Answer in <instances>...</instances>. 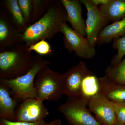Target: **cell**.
I'll return each mask as SVG.
<instances>
[{
    "instance_id": "cell-15",
    "label": "cell",
    "mask_w": 125,
    "mask_h": 125,
    "mask_svg": "<svg viewBox=\"0 0 125 125\" xmlns=\"http://www.w3.org/2000/svg\"><path fill=\"white\" fill-rule=\"evenodd\" d=\"M125 36V18L104 27L99 34L97 45L100 46Z\"/></svg>"
},
{
    "instance_id": "cell-3",
    "label": "cell",
    "mask_w": 125,
    "mask_h": 125,
    "mask_svg": "<svg viewBox=\"0 0 125 125\" xmlns=\"http://www.w3.org/2000/svg\"><path fill=\"white\" fill-rule=\"evenodd\" d=\"M51 62L42 56H34L30 69L23 75L11 79H0V83L10 89L13 97L17 100L24 101L29 98H36L34 81L38 74L42 69L49 66Z\"/></svg>"
},
{
    "instance_id": "cell-21",
    "label": "cell",
    "mask_w": 125,
    "mask_h": 125,
    "mask_svg": "<svg viewBox=\"0 0 125 125\" xmlns=\"http://www.w3.org/2000/svg\"><path fill=\"white\" fill-rule=\"evenodd\" d=\"M112 47L117 50L111 61L110 66H114L119 64L125 55V36L113 40Z\"/></svg>"
},
{
    "instance_id": "cell-5",
    "label": "cell",
    "mask_w": 125,
    "mask_h": 125,
    "mask_svg": "<svg viewBox=\"0 0 125 125\" xmlns=\"http://www.w3.org/2000/svg\"><path fill=\"white\" fill-rule=\"evenodd\" d=\"M88 102L79 98L68 97L58 110L70 125H102L87 108Z\"/></svg>"
},
{
    "instance_id": "cell-29",
    "label": "cell",
    "mask_w": 125,
    "mask_h": 125,
    "mask_svg": "<svg viewBox=\"0 0 125 125\" xmlns=\"http://www.w3.org/2000/svg\"><path fill=\"white\" fill-rule=\"evenodd\" d=\"M60 125H62V123H61V124H60Z\"/></svg>"
},
{
    "instance_id": "cell-10",
    "label": "cell",
    "mask_w": 125,
    "mask_h": 125,
    "mask_svg": "<svg viewBox=\"0 0 125 125\" xmlns=\"http://www.w3.org/2000/svg\"><path fill=\"white\" fill-rule=\"evenodd\" d=\"M22 33L19 31L5 10L0 13V51L10 49L22 44Z\"/></svg>"
},
{
    "instance_id": "cell-4",
    "label": "cell",
    "mask_w": 125,
    "mask_h": 125,
    "mask_svg": "<svg viewBox=\"0 0 125 125\" xmlns=\"http://www.w3.org/2000/svg\"><path fill=\"white\" fill-rule=\"evenodd\" d=\"M34 84L36 98L43 101H58L64 92V74L52 70L48 66L39 72Z\"/></svg>"
},
{
    "instance_id": "cell-8",
    "label": "cell",
    "mask_w": 125,
    "mask_h": 125,
    "mask_svg": "<svg viewBox=\"0 0 125 125\" xmlns=\"http://www.w3.org/2000/svg\"><path fill=\"white\" fill-rule=\"evenodd\" d=\"M43 101L36 98L27 99L16 109V121L35 122L43 120L49 114Z\"/></svg>"
},
{
    "instance_id": "cell-11",
    "label": "cell",
    "mask_w": 125,
    "mask_h": 125,
    "mask_svg": "<svg viewBox=\"0 0 125 125\" xmlns=\"http://www.w3.org/2000/svg\"><path fill=\"white\" fill-rule=\"evenodd\" d=\"M90 71L85 62L82 61L80 62L68 70L64 74V94L69 98H80L82 81Z\"/></svg>"
},
{
    "instance_id": "cell-16",
    "label": "cell",
    "mask_w": 125,
    "mask_h": 125,
    "mask_svg": "<svg viewBox=\"0 0 125 125\" xmlns=\"http://www.w3.org/2000/svg\"><path fill=\"white\" fill-rule=\"evenodd\" d=\"M100 93L99 78L91 71L83 79L80 88L79 98L89 101Z\"/></svg>"
},
{
    "instance_id": "cell-27",
    "label": "cell",
    "mask_w": 125,
    "mask_h": 125,
    "mask_svg": "<svg viewBox=\"0 0 125 125\" xmlns=\"http://www.w3.org/2000/svg\"><path fill=\"white\" fill-rule=\"evenodd\" d=\"M61 123H62V122L60 120L55 119L48 123H47L45 125H60Z\"/></svg>"
},
{
    "instance_id": "cell-23",
    "label": "cell",
    "mask_w": 125,
    "mask_h": 125,
    "mask_svg": "<svg viewBox=\"0 0 125 125\" xmlns=\"http://www.w3.org/2000/svg\"><path fill=\"white\" fill-rule=\"evenodd\" d=\"M18 2L25 20L29 25L32 9V0H18Z\"/></svg>"
},
{
    "instance_id": "cell-19",
    "label": "cell",
    "mask_w": 125,
    "mask_h": 125,
    "mask_svg": "<svg viewBox=\"0 0 125 125\" xmlns=\"http://www.w3.org/2000/svg\"><path fill=\"white\" fill-rule=\"evenodd\" d=\"M105 74V76L113 83L125 85V57L118 64L108 66Z\"/></svg>"
},
{
    "instance_id": "cell-25",
    "label": "cell",
    "mask_w": 125,
    "mask_h": 125,
    "mask_svg": "<svg viewBox=\"0 0 125 125\" xmlns=\"http://www.w3.org/2000/svg\"><path fill=\"white\" fill-rule=\"evenodd\" d=\"M46 122L45 120L35 122L11 121L3 118H0V125H45Z\"/></svg>"
},
{
    "instance_id": "cell-14",
    "label": "cell",
    "mask_w": 125,
    "mask_h": 125,
    "mask_svg": "<svg viewBox=\"0 0 125 125\" xmlns=\"http://www.w3.org/2000/svg\"><path fill=\"white\" fill-rule=\"evenodd\" d=\"M100 93L113 102H125V85L115 83L106 76L99 78Z\"/></svg>"
},
{
    "instance_id": "cell-24",
    "label": "cell",
    "mask_w": 125,
    "mask_h": 125,
    "mask_svg": "<svg viewBox=\"0 0 125 125\" xmlns=\"http://www.w3.org/2000/svg\"><path fill=\"white\" fill-rule=\"evenodd\" d=\"M112 103L114 106L117 122L125 125V102Z\"/></svg>"
},
{
    "instance_id": "cell-1",
    "label": "cell",
    "mask_w": 125,
    "mask_h": 125,
    "mask_svg": "<svg viewBox=\"0 0 125 125\" xmlns=\"http://www.w3.org/2000/svg\"><path fill=\"white\" fill-rule=\"evenodd\" d=\"M66 22V10L61 0H52L45 14L22 33L21 42L28 47L40 40L51 39Z\"/></svg>"
},
{
    "instance_id": "cell-7",
    "label": "cell",
    "mask_w": 125,
    "mask_h": 125,
    "mask_svg": "<svg viewBox=\"0 0 125 125\" xmlns=\"http://www.w3.org/2000/svg\"><path fill=\"white\" fill-rule=\"evenodd\" d=\"M87 10L85 21L87 40L92 46L95 47L99 34L108 25L109 21L102 13L100 8L93 4L90 0H80Z\"/></svg>"
},
{
    "instance_id": "cell-20",
    "label": "cell",
    "mask_w": 125,
    "mask_h": 125,
    "mask_svg": "<svg viewBox=\"0 0 125 125\" xmlns=\"http://www.w3.org/2000/svg\"><path fill=\"white\" fill-rule=\"evenodd\" d=\"M52 0H32V9L29 24L35 23L45 14Z\"/></svg>"
},
{
    "instance_id": "cell-26",
    "label": "cell",
    "mask_w": 125,
    "mask_h": 125,
    "mask_svg": "<svg viewBox=\"0 0 125 125\" xmlns=\"http://www.w3.org/2000/svg\"><path fill=\"white\" fill-rule=\"evenodd\" d=\"M93 4L96 6L105 5L110 1V0H90Z\"/></svg>"
},
{
    "instance_id": "cell-12",
    "label": "cell",
    "mask_w": 125,
    "mask_h": 125,
    "mask_svg": "<svg viewBox=\"0 0 125 125\" xmlns=\"http://www.w3.org/2000/svg\"><path fill=\"white\" fill-rule=\"evenodd\" d=\"M67 13V22L72 29L84 37H87L85 22L82 17V3L79 0H61Z\"/></svg>"
},
{
    "instance_id": "cell-2",
    "label": "cell",
    "mask_w": 125,
    "mask_h": 125,
    "mask_svg": "<svg viewBox=\"0 0 125 125\" xmlns=\"http://www.w3.org/2000/svg\"><path fill=\"white\" fill-rule=\"evenodd\" d=\"M34 57L24 44L0 51V79H15L26 74Z\"/></svg>"
},
{
    "instance_id": "cell-9",
    "label": "cell",
    "mask_w": 125,
    "mask_h": 125,
    "mask_svg": "<svg viewBox=\"0 0 125 125\" xmlns=\"http://www.w3.org/2000/svg\"><path fill=\"white\" fill-rule=\"evenodd\" d=\"M88 107L102 125H116L117 121L112 103L103 94L100 93L91 99Z\"/></svg>"
},
{
    "instance_id": "cell-18",
    "label": "cell",
    "mask_w": 125,
    "mask_h": 125,
    "mask_svg": "<svg viewBox=\"0 0 125 125\" xmlns=\"http://www.w3.org/2000/svg\"><path fill=\"white\" fill-rule=\"evenodd\" d=\"M4 2L13 22L19 31L22 33L29 25L23 16L18 0H5Z\"/></svg>"
},
{
    "instance_id": "cell-6",
    "label": "cell",
    "mask_w": 125,
    "mask_h": 125,
    "mask_svg": "<svg viewBox=\"0 0 125 125\" xmlns=\"http://www.w3.org/2000/svg\"><path fill=\"white\" fill-rule=\"evenodd\" d=\"M60 32L64 35V47L69 52H74L80 58L90 59L94 57L96 54L95 47L91 45L86 37L71 28L66 23L62 25Z\"/></svg>"
},
{
    "instance_id": "cell-17",
    "label": "cell",
    "mask_w": 125,
    "mask_h": 125,
    "mask_svg": "<svg viewBox=\"0 0 125 125\" xmlns=\"http://www.w3.org/2000/svg\"><path fill=\"white\" fill-rule=\"evenodd\" d=\"M99 8L109 22H114L125 18V0H110L106 5Z\"/></svg>"
},
{
    "instance_id": "cell-22",
    "label": "cell",
    "mask_w": 125,
    "mask_h": 125,
    "mask_svg": "<svg viewBox=\"0 0 125 125\" xmlns=\"http://www.w3.org/2000/svg\"><path fill=\"white\" fill-rule=\"evenodd\" d=\"M30 52H35L41 56L51 55L52 51L51 46L46 40H40L37 42L30 46L28 47Z\"/></svg>"
},
{
    "instance_id": "cell-13",
    "label": "cell",
    "mask_w": 125,
    "mask_h": 125,
    "mask_svg": "<svg viewBox=\"0 0 125 125\" xmlns=\"http://www.w3.org/2000/svg\"><path fill=\"white\" fill-rule=\"evenodd\" d=\"M10 91L6 86L0 83V118L15 121L18 100L11 97Z\"/></svg>"
},
{
    "instance_id": "cell-28",
    "label": "cell",
    "mask_w": 125,
    "mask_h": 125,
    "mask_svg": "<svg viewBox=\"0 0 125 125\" xmlns=\"http://www.w3.org/2000/svg\"><path fill=\"white\" fill-rule=\"evenodd\" d=\"M116 125H123V124H120V123H118L117 122V123Z\"/></svg>"
}]
</instances>
